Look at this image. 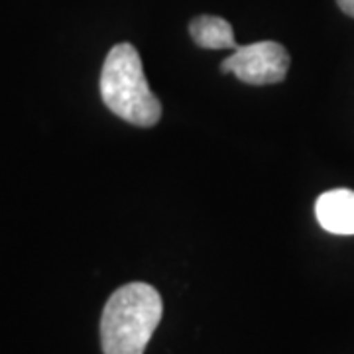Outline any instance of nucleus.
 Returning <instances> with one entry per match:
<instances>
[{"label": "nucleus", "mask_w": 354, "mask_h": 354, "mask_svg": "<svg viewBox=\"0 0 354 354\" xmlns=\"http://www.w3.org/2000/svg\"><path fill=\"white\" fill-rule=\"evenodd\" d=\"M101 97L109 111L130 124L148 128L160 122L162 104L146 81L140 53L132 44H116L101 73Z\"/></svg>", "instance_id": "obj_2"}, {"label": "nucleus", "mask_w": 354, "mask_h": 354, "mask_svg": "<svg viewBox=\"0 0 354 354\" xmlns=\"http://www.w3.org/2000/svg\"><path fill=\"white\" fill-rule=\"evenodd\" d=\"M162 313V297L152 286L134 281L118 288L102 309V353L144 354Z\"/></svg>", "instance_id": "obj_1"}, {"label": "nucleus", "mask_w": 354, "mask_h": 354, "mask_svg": "<svg viewBox=\"0 0 354 354\" xmlns=\"http://www.w3.org/2000/svg\"><path fill=\"white\" fill-rule=\"evenodd\" d=\"M319 225L333 234H354V191L330 189L315 203Z\"/></svg>", "instance_id": "obj_4"}, {"label": "nucleus", "mask_w": 354, "mask_h": 354, "mask_svg": "<svg viewBox=\"0 0 354 354\" xmlns=\"http://www.w3.org/2000/svg\"><path fill=\"white\" fill-rule=\"evenodd\" d=\"M337 4H339V8H341L346 16L354 18V0H337Z\"/></svg>", "instance_id": "obj_6"}, {"label": "nucleus", "mask_w": 354, "mask_h": 354, "mask_svg": "<svg viewBox=\"0 0 354 354\" xmlns=\"http://www.w3.org/2000/svg\"><path fill=\"white\" fill-rule=\"evenodd\" d=\"M290 69V53L278 41H256L239 50L221 64L223 73H234L248 85H274L283 81Z\"/></svg>", "instance_id": "obj_3"}, {"label": "nucleus", "mask_w": 354, "mask_h": 354, "mask_svg": "<svg viewBox=\"0 0 354 354\" xmlns=\"http://www.w3.org/2000/svg\"><path fill=\"white\" fill-rule=\"evenodd\" d=\"M189 34L205 50H239L232 26L218 16H197L189 24Z\"/></svg>", "instance_id": "obj_5"}]
</instances>
